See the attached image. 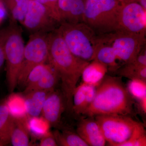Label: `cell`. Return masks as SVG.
<instances>
[{
    "instance_id": "1",
    "label": "cell",
    "mask_w": 146,
    "mask_h": 146,
    "mask_svg": "<svg viewBox=\"0 0 146 146\" xmlns=\"http://www.w3.org/2000/svg\"><path fill=\"white\" fill-rule=\"evenodd\" d=\"M48 59L61 82L65 108L73 111V96L84 69L90 62L77 57L71 52L57 28L48 33Z\"/></svg>"
},
{
    "instance_id": "2",
    "label": "cell",
    "mask_w": 146,
    "mask_h": 146,
    "mask_svg": "<svg viewBox=\"0 0 146 146\" xmlns=\"http://www.w3.org/2000/svg\"><path fill=\"white\" fill-rule=\"evenodd\" d=\"M133 104L121 76L106 75L97 87L94 100L82 115L90 117L100 115L128 116L133 112Z\"/></svg>"
},
{
    "instance_id": "3",
    "label": "cell",
    "mask_w": 146,
    "mask_h": 146,
    "mask_svg": "<svg viewBox=\"0 0 146 146\" xmlns=\"http://www.w3.org/2000/svg\"><path fill=\"white\" fill-rule=\"evenodd\" d=\"M121 5L119 0H86L84 23L97 35L117 31Z\"/></svg>"
},
{
    "instance_id": "4",
    "label": "cell",
    "mask_w": 146,
    "mask_h": 146,
    "mask_svg": "<svg viewBox=\"0 0 146 146\" xmlns=\"http://www.w3.org/2000/svg\"><path fill=\"white\" fill-rule=\"evenodd\" d=\"M57 29L74 55L90 62L94 60L97 35L85 23H60Z\"/></svg>"
},
{
    "instance_id": "5",
    "label": "cell",
    "mask_w": 146,
    "mask_h": 146,
    "mask_svg": "<svg viewBox=\"0 0 146 146\" xmlns=\"http://www.w3.org/2000/svg\"><path fill=\"white\" fill-rule=\"evenodd\" d=\"M17 23L11 19L10 25L7 27L4 44L6 79L9 91L11 93L17 86L25 46L23 39V30Z\"/></svg>"
},
{
    "instance_id": "6",
    "label": "cell",
    "mask_w": 146,
    "mask_h": 146,
    "mask_svg": "<svg viewBox=\"0 0 146 146\" xmlns=\"http://www.w3.org/2000/svg\"><path fill=\"white\" fill-rule=\"evenodd\" d=\"M48 33L42 32L32 33L25 46L24 57L18 75L17 85L25 86L31 71L37 65L48 63Z\"/></svg>"
},
{
    "instance_id": "7",
    "label": "cell",
    "mask_w": 146,
    "mask_h": 146,
    "mask_svg": "<svg viewBox=\"0 0 146 146\" xmlns=\"http://www.w3.org/2000/svg\"><path fill=\"white\" fill-rule=\"evenodd\" d=\"M101 35L112 46L118 60L125 64L133 61L145 45L146 34L117 30Z\"/></svg>"
},
{
    "instance_id": "8",
    "label": "cell",
    "mask_w": 146,
    "mask_h": 146,
    "mask_svg": "<svg viewBox=\"0 0 146 146\" xmlns=\"http://www.w3.org/2000/svg\"><path fill=\"white\" fill-rule=\"evenodd\" d=\"M95 117L106 141L112 146H119L127 140L138 123L124 115H100Z\"/></svg>"
},
{
    "instance_id": "9",
    "label": "cell",
    "mask_w": 146,
    "mask_h": 146,
    "mask_svg": "<svg viewBox=\"0 0 146 146\" xmlns=\"http://www.w3.org/2000/svg\"><path fill=\"white\" fill-rule=\"evenodd\" d=\"M60 24L45 6L35 0H29L23 24L29 31L32 33L39 32L49 33L57 29Z\"/></svg>"
},
{
    "instance_id": "10",
    "label": "cell",
    "mask_w": 146,
    "mask_h": 146,
    "mask_svg": "<svg viewBox=\"0 0 146 146\" xmlns=\"http://www.w3.org/2000/svg\"><path fill=\"white\" fill-rule=\"evenodd\" d=\"M146 10L134 2L121 3L118 15V30L146 34Z\"/></svg>"
},
{
    "instance_id": "11",
    "label": "cell",
    "mask_w": 146,
    "mask_h": 146,
    "mask_svg": "<svg viewBox=\"0 0 146 146\" xmlns=\"http://www.w3.org/2000/svg\"><path fill=\"white\" fill-rule=\"evenodd\" d=\"M86 0H58L60 23H83Z\"/></svg>"
},
{
    "instance_id": "12",
    "label": "cell",
    "mask_w": 146,
    "mask_h": 146,
    "mask_svg": "<svg viewBox=\"0 0 146 146\" xmlns=\"http://www.w3.org/2000/svg\"><path fill=\"white\" fill-rule=\"evenodd\" d=\"M65 108L62 92L54 90L47 96L41 114L50 125H56L60 122L61 115Z\"/></svg>"
},
{
    "instance_id": "13",
    "label": "cell",
    "mask_w": 146,
    "mask_h": 146,
    "mask_svg": "<svg viewBox=\"0 0 146 146\" xmlns=\"http://www.w3.org/2000/svg\"><path fill=\"white\" fill-rule=\"evenodd\" d=\"M77 132L89 146H104L106 143L99 125L96 120L90 118L82 120L78 125Z\"/></svg>"
},
{
    "instance_id": "14",
    "label": "cell",
    "mask_w": 146,
    "mask_h": 146,
    "mask_svg": "<svg viewBox=\"0 0 146 146\" xmlns=\"http://www.w3.org/2000/svg\"><path fill=\"white\" fill-rule=\"evenodd\" d=\"M94 60L103 63L112 69L117 67L118 59L113 48L102 35H97Z\"/></svg>"
},
{
    "instance_id": "15",
    "label": "cell",
    "mask_w": 146,
    "mask_h": 146,
    "mask_svg": "<svg viewBox=\"0 0 146 146\" xmlns=\"http://www.w3.org/2000/svg\"><path fill=\"white\" fill-rule=\"evenodd\" d=\"M52 91L34 90L25 94V104L28 116L39 117L47 96Z\"/></svg>"
},
{
    "instance_id": "16",
    "label": "cell",
    "mask_w": 146,
    "mask_h": 146,
    "mask_svg": "<svg viewBox=\"0 0 146 146\" xmlns=\"http://www.w3.org/2000/svg\"><path fill=\"white\" fill-rule=\"evenodd\" d=\"M91 61L84 69L81 77L84 83L97 87L106 75L108 67L98 60Z\"/></svg>"
},
{
    "instance_id": "17",
    "label": "cell",
    "mask_w": 146,
    "mask_h": 146,
    "mask_svg": "<svg viewBox=\"0 0 146 146\" xmlns=\"http://www.w3.org/2000/svg\"><path fill=\"white\" fill-rule=\"evenodd\" d=\"M27 117L21 119L14 118L10 136V143L12 146L29 145L30 133L27 125Z\"/></svg>"
},
{
    "instance_id": "18",
    "label": "cell",
    "mask_w": 146,
    "mask_h": 146,
    "mask_svg": "<svg viewBox=\"0 0 146 146\" xmlns=\"http://www.w3.org/2000/svg\"><path fill=\"white\" fill-rule=\"evenodd\" d=\"M14 118L11 115L5 101L0 103V143L3 146L10 143Z\"/></svg>"
},
{
    "instance_id": "19",
    "label": "cell",
    "mask_w": 146,
    "mask_h": 146,
    "mask_svg": "<svg viewBox=\"0 0 146 146\" xmlns=\"http://www.w3.org/2000/svg\"><path fill=\"white\" fill-rule=\"evenodd\" d=\"M59 80V76L55 69L50 63H47L41 78L31 91L34 90L53 91Z\"/></svg>"
},
{
    "instance_id": "20",
    "label": "cell",
    "mask_w": 146,
    "mask_h": 146,
    "mask_svg": "<svg viewBox=\"0 0 146 146\" xmlns=\"http://www.w3.org/2000/svg\"><path fill=\"white\" fill-rule=\"evenodd\" d=\"M11 19L23 25L28 8L29 0H3Z\"/></svg>"
},
{
    "instance_id": "21",
    "label": "cell",
    "mask_w": 146,
    "mask_h": 146,
    "mask_svg": "<svg viewBox=\"0 0 146 146\" xmlns=\"http://www.w3.org/2000/svg\"><path fill=\"white\" fill-rule=\"evenodd\" d=\"M5 102L13 117L18 119L27 117L25 97L19 94H12Z\"/></svg>"
},
{
    "instance_id": "22",
    "label": "cell",
    "mask_w": 146,
    "mask_h": 146,
    "mask_svg": "<svg viewBox=\"0 0 146 146\" xmlns=\"http://www.w3.org/2000/svg\"><path fill=\"white\" fill-rule=\"evenodd\" d=\"M27 125L29 132L34 137L41 138L50 132V124L43 117H29Z\"/></svg>"
},
{
    "instance_id": "23",
    "label": "cell",
    "mask_w": 146,
    "mask_h": 146,
    "mask_svg": "<svg viewBox=\"0 0 146 146\" xmlns=\"http://www.w3.org/2000/svg\"><path fill=\"white\" fill-rule=\"evenodd\" d=\"M121 76L130 79H138L146 81V66H143L134 60L125 64L119 72Z\"/></svg>"
},
{
    "instance_id": "24",
    "label": "cell",
    "mask_w": 146,
    "mask_h": 146,
    "mask_svg": "<svg viewBox=\"0 0 146 146\" xmlns=\"http://www.w3.org/2000/svg\"><path fill=\"white\" fill-rule=\"evenodd\" d=\"M54 135L58 145L62 146H89L78 133L70 131H63L60 133L56 131Z\"/></svg>"
},
{
    "instance_id": "25",
    "label": "cell",
    "mask_w": 146,
    "mask_h": 146,
    "mask_svg": "<svg viewBox=\"0 0 146 146\" xmlns=\"http://www.w3.org/2000/svg\"><path fill=\"white\" fill-rule=\"evenodd\" d=\"M87 84L82 83L76 87L73 96V111L76 114H82L86 108V91Z\"/></svg>"
},
{
    "instance_id": "26",
    "label": "cell",
    "mask_w": 146,
    "mask_h": 146,
    "mask_svg": "<svg viewBox=\"0 0 146 146\" xmlns=\"http://www.w3.org/2000/svg\"><path fill=\"white\" fill-rule=\"evenodd\" d=\"M145 131L143 125L138 123L130 138L119 146H146Z\"/></svg>"
},
{
    "instance_id": "27",
    "label": "cell",
    "mask_w": 146,
    "mask_h": 146,
    "mask_svg": "<svg viewBox=\"0 0 146 146\" xmlns=\"http://www.w3.org/2000/svg\"><path fill=\"white\" fill-rule=\"evenodd\" d=\"M47 63H43L36 66L33 68L29 74L25 83L24 93L27 94L32 90L39 79L46 67Z\"/></svg>"
},
{
    "instance_id": "28",
    "label": "cell",
    "mask_w": 146,
    "mask_h": 146,
    "mask_svg": "<svg viewBox=\"0 0 146 146\" xmlns=\"http://www.w3.org/2000/svg\"><path fill=\"white\" fill-rule=\"evenodd\" d=\"M146 81L138 79H131L127 89L131 96L139 101L146 97Z\"/></svg>"
},
{
    "instance_id": "29",
    "label": "cell",
    "mask_w": 146,
    "mask_h": 146,
    "mask_svg": "<svg viewBox=\"0 0 146 146\" xmlns=\"http://www.w3.org/2000/svg\"><path fill=\"white\" fill-rule=\"evenodd\" d=\"M45 6L50 12L53 17L60 23L58 7V0H35Z\"/></svg>"
},
{
    "instance_id": "30",
    "label": "cell",
    "mask_w": 146,
    "mask_h": 146,
    "mask_svg": "<svg viewBox=\"0 0 146 146\" xmlns=\"http://www.w3.org/2000/svg\"><path fill=\"white\" fill-rule=\"evenodd\" d=\"M6 33L7 28L0 30V72L2 70L5 62L4 44Z\"/></svg>"
},
{
    "instance_id": "31",
    "label": "cell",
    "mask_w": 146,
    "mask_h": 146,
    "mask_svg": "<svg viewBox=\"0 0 146 146\" xmlns=\"http://www.w3.org/2000/svg\"><path fill=\"white\" fill-rule=\"evenodd\" d=\"M40 146H56L58 145L53 134L49 132L40 139Z\"/></svg>"
},
{
    "instance_id": "32",
    "label": "cell",
    "mask_w": 146,
    "mask_h": 146,
    "mask_svg": "<svg viewBox=\"0 0 146 146\" xmlns=\"http://www.w3.org/2000/svg\"><path fill=\"white\" fill-rule=\"evenodd\" d=\"M7 15V10L3 0H0V25Z\"/></svg>"
},
{
    "instance_id": "33",
    "label": "cell",
    "mask_w": 146,
    "mask_h": 146,
    "mask_svg": "<svg viewBox=\"0 0 146 146\" xmlns=\"http://www.w3.org/2000/svg\"><path fill=\"white\" fill-rule=\"evenodd\" d=\"M134 2L138 3L146 10V0H124L122 2Z\"/></svg>"
},
{
    "instance_id": "34",
    "label": "cell",
    "mask_w": 146,
    "mask_h": 146,
    "mask_svg": "<svg viewBox=\"0 0 146 146\" xmlns=\"http://www.w3.org/2000/svg\"><path fill=\"white\" fill-rule=\"evenodd\" d=\"M140 101V106L142 111L146 113V97L139 100Z\"/></svg>"
},
{
    "instance_id": "35",
    "label": "cell",
    "mask_w": 146,
    "mask_h": 146,
    "mask_svg": "<svg viewBox=\"0 0 146 146\" xmlns=\"http://www.w3.org/2000/svg\"><path fill=\"white\" fill-rule=\"evenodd\" d=\"M3 146V144L1 143H0V146Z\"/></svg>"
},
{
    "instance_id": "36",
    "label": "cell",
    "mask_w": 146,
    "mask_h": 146,
    "mask_svg": "<svg viewBox=\"0 0 146 146\" xmlns=\"http://www.w3.org/2000/svg\"><path fill=\"white\" fill-rule=\"evenodd\" d=\"M119 1H120L121 2V3L122 2H123V1H124V0H119Z\"/></svg>"
}]
</instances>
